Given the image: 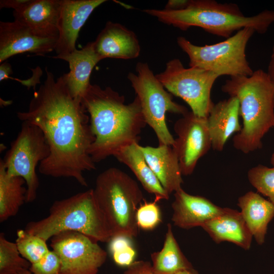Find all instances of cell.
Returning <instances> with one entry per match:
<instances>
[{
    "label": "cell",
    "instance_id": "obj_30",
    "mask_svg": "<svg viewBox=\"0 0 274 274\" xmlns=\"http://www.w3.org/2000/svg\"><path fill=\"white\" fill-rule=\"evenodd\" d=\"M139 227L143 230H151L161 222V212L157 202L145 201L139 207L136 213Z\"/></svg>",
    "mask_w": 274,
    "mask_h": 274
},
{
    "label": "cell",
    "instance_id": "obj_9",
    "mask_svg": "<svg viewBox=\"0 0 274 274\" xmlns=\"http://www.w3.org/2000/svg\"><path fill=\"white\" fill-rule=\"evenodd\" d=\"M49 154V146L41 129L22 122L20 131L2 160L9 175L25 180L26 202H32L37 198L39 180L36 167Z\"/></svg>",
    "mask_w": 274,
    "mask_h": 274
},
{
    "label": "cell",
    "instance_id": "obj_7",
    "mask_svg": "<svg viewBox=\"0 0 274 274\" xmlns=\"http://www.w3.org/2000/svg\"><path fill=\"white\" fill-rule=\"evenodd\" d=\"M255 32L252 28H244L222 42L203 46L194 45L180 37L177 44L188 55L190 67L209 71L219 77H248L254 71L247 61L246 48Z\"/></svg>",
    "mask_w": 274,
    "mask_h": 274
},
{
    "label": "cell",
    "instance_id": "obj_14",
    "mask_svg": "<svg viewBox=\"0 0 274 274\" xmlns=\"http://www.w3.org/2000/svg\"><path fill=\"white\" fill-rule=\"evenodd\" d=\"M57 39L43 38L16 21L0 22V63L18 54L44 56L55 50Z\"/></svg>",
    "mask_w": 274,
    "mask_h": 274
},
{
    "label": "cell",
    "instance_id": "obj_12",
    "mask_svg": "<svg viewBox=\"0 0 274 274\" xmlns=\"http://www.w3.org/2000/svg\"><path fill=\"white\" fill-rule=\"evenodd\" d=\"M175 122L177 138L172 146L179 160L182 175L194 172L198 160L212 148V139L207 117L187 112Z\"/></svg>",
    "mask_w": 274,
    "mask_h": 274
},
{
    "label": "cell",
    "instance_id": "obj_27",
    "mask_svg": "<svg viewBox=\"0 0 274 274\" xmlns=\"http://www.w3.org/2000/svg\"><path fill=\"white\" fill-rule=\"evenodd\" d=\"M16 244L21 255L30 264L36 263L49 251L47 242L43 238L31 234L25 229H18Z\"/></svg>",
    "mask_w": 274,
    "mask_h": 274
},
{
    "label": "cell",
    "instance_id": "obj_5",
    "mask_svg": "<svg viewBox=\"0 0 274 274\" xmlns=\"http://www.w3.org/2000/svg\"><path fill=\"white\" fill-rule=\"evenodd\" d=\"M24 229L46 241L67 231L80 232L97 242L108 243L112 237L93 189L55 201L46 218L28 222Z\"/></svg>",
    "mask_w": 274,
    "mask_h": 274
},
{
    "label": "cell",
    "instance_id": "obj_19",
    "mask_svg": "<svg viewBox=\"0 0 274 274\" xmlns=\"http://www.w3.org/2000/svg\"><path fill=\"white\" fill-rule=\"evenodd\" d=\"M239 115V104L236 97L230 96L214 104L207 117L214 150L222 151L229 138L241 130Z\"/></svg>",
    "mask_w": 274,
    "mask_h": 274
},
{
    "label": "cell",
    "instance_id": "obj_29",
    "mask_svg": "<svg viewBox=\"0 0 274 274\" xmlns=\"http://www.w3.org/2000/svg\"><path fill=\"white\" fill-rule=\"evenodd\" d=\"M130 239L123 235H115L113 236L108 242L113 259L119 266H128L134 261L136 252Z\"/></svg>",
    "mask_w": 274,
    "mask_h": 274
},
{
    "label": "cell",
    "instance_id": "obj_31",
    "mask_svg": "<svg viewBox=\"0 0 274 274\" xmlns=\"http://www.w3.org/2000/svg\"><path fill=\"white\" fill-rule=\"evenodd\" d=\"M60 260L53 251H50L38 262L31 264L29 270L32 274H60Z\"/></svg>",
    "mask_w": 274,
    "mask_h": 274
},
{
    "label": "cell",
    "instance_id": "obj_10",
    "mask_svg": "<svg viewBox=\"0 0 274 274\" xmlns=\"http://www.w3.org/2000/svg\"><path fill=\"white\" fill-rule=\"evenodd\" d=\"M155 76L170 94L184 100L193 114L208 117L214 105L211 93L217 75L199 68H185L180 59L175 58L166 63L163 72Z\"/></svg>",
    "mask_w": 274,
    "mask_h": 274
},
{
    "label": "cell",
    "instance_id": "obj_3",
    "mask_svg": "<svg viewBox=\"0 0 274 274\" xmlns=\"http://www.w3.org/2000/svg\"><path fill=\"white\" fill-rule=\"evenodd\" d=\"M221 89L239 104L243 126L233 138L234 147L246 154L261 148L262 138L274 127V83L267 72L231 77Z\"/></svg>",
    "mask_w": 274,
    "mask_h": 274
},
{
    "label": "cell",
    "instance_id": "obj_24",
    "mask_svg": "<svg viewBox=\"0 0 274 274\" xmlns=\"http://www.w3.org/2000/svg\"><path fill=\"white\" fill-rule=\"evenodd\" d=\"M23 178L11 176L0 161V222L15 216L21 206L26 202V187Z\"/></svg>",
    "mask_w": 274,
    "mask_h": 274
},
{
    "label": "cell",
    "instance_id": "obj_32",
    "mask_svg": "<svg viewBox=\"0 0 274 274\" xmlns=\"http://www.w3.org/2000/svg\"><path fill=\"white\" fill-rule=\"evenodd\" d=\"M123 274H155L152 267V264L148 261L143 260L134 261L127 266Z\"/></svg>",
    "mask_w": 274,
    "mask_h": 274
},
{
    "label": "cell",
    "instance_id": "obj_16",
    "mask_svg": "<svg viewBox=\"0 0 274 274\" xmlns=\"http://www.w3.org/2000/svg\"><path fill=\"white\" fill-rule=\"evenodd\" d=\"M174 198L172 204V221L174 225L182 229L201 227L224 210L208 199L190 194L182 188L174 193Z\"/></svg>",
    "mask_w": 274,
    "mask_h": 274
},
{
    "label": "cell",
    "instance_id": "obj_35",
    "mask_svg": "<svg viewBox=\"0 0 274 274\" xmlns=\"http://www.w3.org/2000/svg\"><path fill=\"white\" fill-rule=\"evenodd\" d=\"M267 74L270 80L274 83V45L272 48V52L271 55L270 60L268 64Z\"/></svg>",
    "mask_w": 274,
    "mask_h": 274
},
{
    "label": "cell",
    "instance_id": "obj_28",
    "mask_svg": "<svg viewBox=\"0 0 274 274\" xmlns=\"http://www.w3.org/2000/svg\"><path fill=\"white\" fill-rule=\"evenodd\" d=\"M247 176L257 191L267 197L274 204V167L259 164L250 169Z\"/></svg>",
    "mask_w": 274,
    "mask_h": 274
},
{
    "label": "cell",
    "instance_id": "obj_25",
    "mask_svg": "<svg viewBox=\"0 0 274 274\" xmlns=\"http://www.w3.org/2000/svg\"><path fill=\"white\" fill-rule=\"evenodd\" d=\"M151 257L152 269L155 274H176L193 267L180 249L170 223L167 225L162 248L152 253Z\"/></svg>",
    "mask_w": 274,
    "mask_h": 274
},
{
    "label": "cell",
    "instance_id": "obj_18",
    "mask_svg": "<svg viewBox=\"0 0 274 274\" xmlns=\"http://www.w3.org/2000/svg\"><path fill=\"white\" fill-rule=\"evenodd\" d=\"M52 58L68 63L70 71L64 74L66 83L72 96L81 101L91 84L90 76L93 68L103 59L96 52L94 42L88 43L81 49Z\"/></svg>",
    "mask_w": 274,
    "mask_h": 274
},
{
    "label": "cell",
    "instance_id": "obj_15",
    "mask_svg": "<svg viewBox=\"0 0 274 274\" xmlns=\"http://www.w3.org/2000/svg\"><path fill=\"white\" fill-rule=\"evenodd\" d=\"M106 0H61L59 36L54 51L56 55L73 52L79 31L89 16Z\"/></svg>",
    "mask_w": 274,
    "mask_h": 274
},
{
    "label": "cell",
    "instance_id": "obj_17",
    "mask_svg": "<svg viewBox=\"0 0 274 274\" xmlns=\"http://www.w3.org/2000/svg\"><path fill=\"white\" fill-rule=\"evenodd\" d=\"M94 44L96 52L103 59H134L139 56L141 51L134 32L120 23L111 21L107 22Z\"/></svg>",
    "mask_w": 274,
    "mask_h": 274
},
{
    "label": "cell",
    "instance_id": "obj_23",
    "mask_svg": "<svg viewBox=\"0 0 274 274\" xmlns=\"http://www.w3.org/2000/svg\"><path fill=\"white\" fill-rule=\"evenodd\" d=\"M139 145L134 143L123 147L114 156L130 168L144 189L154 195V201L168 199L170 195L149 166Z\"/></svg>",
    "mask_w": 274,
    "mask_h": 274
},
{
    "label": "cell",
    "instance_id": "obj_26",
    "mask_svg": "<svg viewBox=\"0 0 274 274\" xmlns=\"http://www.w3.org/2000/svg\"><path fill=\"white\" fill-rule=\"evenodd\" d=\"M30 263L20 254L16 243L8 241L4 233L0 234V274H14L29 269Z\"/></svg>",
    "mask_w": 274,
    "mask_h": 274
},
{
    "label": "cell",
    "instance_id": "obj_37",
    "mask_svg": "<svg viewBox=\"0 0 274 274\" xmlns=\"http://www.w3.org/2000/svg\"><path fill=\"white\" fill-rule=\"evenodd\" d=\"M14 274H32L28 269H22Z\"/></svg>",
    "mask_w": 274,
    "mask_h": 274
},
{
    "label": "cell",
    "instance_id": "obj_34",
    "mask_svg": "<svg viewBox=\"0 0 274 274\" xmlns=\"http://www.w3.org/2000/svg\"><path fill=\"white\" fill-rule=\"evenodd\" d=\"M13 73L11 65L5 61L2 62L0 65V81L7 80L10 78L9 76Z\"/></svg>",
    "mask_w": 274,
    "mask_h": 274
},
{
    "label": "cell",
    "instance_id": "obj_8",
    "mask_svg": "<svg viewBox=\"0 0 274 274\" xmlns=\"http://www.w3.org/2000/svg\"><path fill=\"white\" fill-rule=\"evenodd\" d=\"M135 70L136 74L130 72L127 77L140 100L145 122L154 130L159 145L172 146L175 139L167 126L166 113L183 115L188 111L173 101L172 94L165 90L147 63L138 62Z\"/></svg>",
    "mask_w": 274,
    "mask_h": 274
},
{
    "label": "cell",
    "instance_id": "obj_1",
    "mask_svg": "<svg viewBox=\"0 0 274 274\" xmlns=\"http://www.w3.org/2000/svg\"><path fill=\"white\" fill-rule=\"evenodd\" d=\"M46 79L26 111L18 112L22 122L36 125L44 133L50 154L39 166L40 173L54 178H72L88 186L83 175L95 168L89 151L94 141L89 116L81 101L75 99L64 74L57 79L46 67Z\"/></svg>",
    "mask_w": 274,
    "mask_h": 274
},
{
    "label": "cell",
    "instance_id": "obj_33",
    "mask_svg": "<svg viewBox=\"0 0 274 274\" xmlns=\"http://www.w3.org/2000/svg\"><path fill=\"white\" fill-rule=\"evenodd\" d=\"M189 0H169L167 3L164 9L169 10H180L185 9L188 5Z\"/></svg>",
    "mask_w": 274,
    "mask_h": 274
},
{
    "label": "cell",
    "instance_id": "obj_11",
    "mask_svg": "<svg viewBox=\"0 0 274 274\" xmlns=\"http://www.w3.org/2000/svg\"><path fill=\"white\" fill-rule=\"evenodd\" d=\"M50 246L60 260V274H96L107 257L98 242L77 231L56 234Z\"/></svg>",
    "mask_w": 274,
    "mask_h": 274
},
{
    "label": "cell",
    "instance_id": "obj_36",
    "mask_svg": "<svg viewBox=\"0 0 274 274\" xmlns=\"http://www.w3.org/2000/svg\"><path fill=\"white\" fill-rule=\"evenodd\" d=\"M176 274H198V273L193 267H192L182 270L177 272Z\"/></svg>",
    "mask_w": 274,
    "mask_h": 274
},
{
    "label": "cell",
    "instance_id": "obj_38",
    "mask_svg": "<svg viewBox=\"0 0 274 274\" xmlns=\"http://www.w3.org/2000/svg\"><path fill=\"white\" fill-rule=\"evenodd\" d=\"M271 163L272 164V166L274 167V152L271 155Z\"/></svg>",
    "mask_w": 274,
    "mask_h": 274
},
{
    "label": "cell",
    "instance_id": "obj_2",
    "mask_svg": "<svg viewBox=\"0 0 274 274\" xmlns=\"http://www.w3.org/2000/svg\"><path fill=\"white\" fill-rule=\"evenodd\" d=\"M81 102L89 116L94 136L89 153L95 163L114 156L123 147L138 143L147 124L137 96L126 104L124 96L111 87L103 89L90 84Z\"/></svg>",
    "mask_w": 274,
    "mask_h": 274
},
{
    "label": "cell",
    "instance_id": "obj_6",
    "mask_svg": "<svg viewBox=\"0 0 274 274\" xmlns=\"http://www.w3.org/2000/svg\"><path fill=\"white\" fill-rule=\"evenodd\" d=\"M93 191L112 236L136 237L139 228L136 213L144 200L137 182L122 170L110 167L98 175Z\"/></svg>",
    "mask_w": 274,
    "mask_h": 274
},
{
    "label": "cell",
    "instance_id": "obj_20",
    "mask_svg": "<svg viewBox=\"0 0 274 274\" xmlns=\"http://www.w3.org/2000/svg\"><path fill=\"white\" fill-rule=\"evenodd\" d=\"M146 161L162 187L168 193L180 190L183 183L177 156L172 146L156 147L139 145Z\"/></svg>",
    "mask_w": 274,
    "mask_h": 274
},
{
    "label": "cell",
    "instance_id": "obj_22",
    "mask_svg": "<svg viewBox=\"0 0 274 274\" xmlns=\"http://www.w3.org/2000/svg\"><path fill=\"white\" fill-rule=\"evenodd\" d=\"M237 205L253 237L262 245L268 225L274 218V204L259 193L249 191L238 198Z\"/></svg>",
    "mask_w": 274,
    "mask_h": 274
},
{
    "label": "cell",
    "instance_id": "obj_4",
    "mask_svg": "<svg viewBox=\"0 0 274 274\" xmlns=\"http://www.w3.org/2000/svg\"><path fill=\"white\" fill-rule=\"evenodd\" d=\"M144 12L182 30L199 27L226 39L234 31L246 27L263 34L274 23V10H266L252 16H245L236 4L214 0H189L187 6L180 10L146 9Z\"/></svg>",
    "mask_w": 274,
    "mask_h": 274
},
{
    "label": "cell",
    "instance_id": "obj_13",
    "mask_svg": "<svg viewBox=\"0 0 274 274\" xmlns=\"http://www.w3.org/2000/svg\"><path fill=\"white\" fill-rule=\"evenodd\" d=\"M0 8L13 9L14 20L36 35L58 40L61 0H1Z\"/></svg>",
    "mask_w": 274,
    "mask_h": 274
},
{
    "label": "cell",
    "instance_id": "obj_21",
    "mask_svg": "<svg viewBox=\"0 0 274 274\" xmlns=\"http://www.w3.org/2000/svg\"><path fill=\"white\" fill-rule=\"evenodd\" d=\"M201 227L216 243L229 242L245 250L251 247L253 236L237 210L224 208L222 214Z\"/></svg>",
    "mask_w": 274,
    "mask_h": 274
}]
</instances>
